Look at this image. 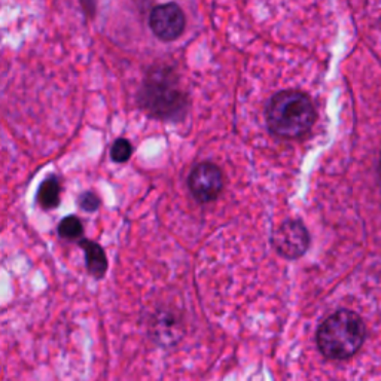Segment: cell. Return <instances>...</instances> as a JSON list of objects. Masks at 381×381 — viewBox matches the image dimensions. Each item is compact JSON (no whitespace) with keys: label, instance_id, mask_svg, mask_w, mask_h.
I'll list each match as a JSON object with an SVG mask.
<instances>
[{"label":"cell","instance_id":"obj_1","mask_svg":"<svg viewBox=\"0 0 381 381\" xmlns=\"http://www.w3.org/2000/svg\"><path fill=\"white\" fill-rule=\"evenodd\" d=\"M366 326L359 315L340 310L322 323L317 345L322 354L332 361H345L354 356L365 343Z\"/></svg>","mask_w":381,"mask_h":381},{"label":"cell","instance_id":"obj_2","mask_svg":"<svg viewBox=\"0 0 381 381\" xmlns=\"http://www.w3.org/2000/svg\"><path fill=\"white\" fill-rule=\"evenodd\" d=\"M316 110L310 99L298 91H283L274 96L267 108L271 133L285 138L304 136L315 124Z\"/></svg>","mask_w":381,"mask_h":381},{"label":"cell","instance_id":"obj_3","mask_svg":"<svg viewBox=\"0 0 381 381\" xmlns=\"http://www.w3.org/2000/svg\"><path fill=\"white\" fill-rule=\"evenodd\" d=\"M143 106L157 118L171 120L183 113L185 100L176 85L166 79V73L158 72L148 79Z\"/></svg>","mask_w":381,"mask_h":381},{"label":"cell","instance_id":"obj_4","mask_svg":"<svg viewBox=\"0 0 381 381\" xmlns=\"http://www.w3.org/2000/svg\"><path fill=\"white\" fill-rule=\"evenodd\" d=\"M188 187L194 199L206 204L215 201L224 189V175L221 168L212 163L197 164L188 178Z\"/></svg>","mask_w":381,"mask_h":381},{"label":"cell","instance_id":"obj_5","mask_svg":"<svg viewBox=\"0 0 381 381\" xmlns=\"http://www.w3.org/2000/svg\"><path fill=\"white\" fill-rule=\"evenodd\" d=\"M273 246L285 258L303 257L310 246L308 231L303 222L286 221L274 231Z\"/></svg>","mask_w":381,"mask_h":381},{"label":"cell","instance_id":"obj_6","mask_svg":"<svg viewBox=\"0 0 381 381\" xmlns=\"http://www.w3.org/2000/svg\"><path fill=\"white\" fill-rule=\"evenodd\" d=\"M149 26L157 38L168 42L178 39L183 33L185 15L176 3L159 5L152 9L151 17H149Z\"/></svg>","mask_w":381,"mask_h":381},{"label":"cell","instance_id":"obj_7","mask_svg":"<svg viewBox=\"0 0 381 381\" xmlns=\"http://www.w3.org/2000/svg\"><path fill=\"white\" fill-rule=\"evenodd\" d=\"M151 333L159 345H175L183 333L179 319L170 311H161L154 316Z\"/></svg>","mask_w":381,"mask_h":381},{"label":"cell","instance_id":"obj_8","mask_svg":"<svg viewBox=\"0 0 381 381\" xmlns=\"http://www.w3.org/2000/svg\"><path fill=\"white\" fill-rule=\"evenodd\" d=\"M79 246L82 247L85 253V264L88 273L97 280L103 279L108 271V258L105 250H103V247L97 245L96 241L87 238H80Z\"/></svg>","mask_w":381,"mask_h":381},{"label":"cell","instance_id":"obj_9","mask_svg":"<svg viewBox=\"0 0 381 381\" xmlns=\"http://www.w3.org/2000/svg\"><path fill=\"white\" fill-rule=\"evenodd\" d=\"M38 204L45 210L55 209L62 200V183L57 176H48L42 183L36 194Z\"/></svg>","mask_w":381,"mask_h":381},{"label":"cell","instance_id":"obj_10","mask_svg":"<svg viewBox=\"0 0 381 381\" xmlns=\"http://www.w3.org/2000/svg\"><path fill=\"white\" fill-rule=\"evenodd\" d=\"M59 236L64 240L75 241L78 238H82L84 236V225L80 222L78 216H67L59 225Z\"/></svg>","mask_w":381,"mask_h":381},{"label":"cell","instance_id":"obj_11","mask_svg":"<svg viewBox=\"0 0 381 381\" xmlns=\"http://www.w3.org/2000/svg\"><path fill=\"white\" fill-rule=\"evenodd\" d=\"M131 154L133 146L129 141H125V138H118V141L112 145L110 157L115 163H125V161L130 159Z\"/></svg>","mask_w":381,"mask_h":381},{"label":"cell","instance_id":"obj_12","mask_svg":"<svg viewBox=\"0 0 381 381\" xmlns=\"http://www.w3.org/2000/svg\"><path fill=\"white\" fill-rule=\"evenodd\" d=\"M78 204L84 212H96V210H99L101 201L94 192L87 191V192H82L79 195Z\"/></svg>","mask_w":381,"mask_h":381},{"label":"cell","instance_id":"obj_13","mask_svg":"<svg viewBox=\"0 0 381 381\" xmlns=\"http://www.w3.org/2000/svg\"><path fill=\"white\" fill-rule=\"evenodd\" d=\"M380 176H381V157H380Z\"/></svg>","mask_w":381,"mask_h":381}]
</instances>
